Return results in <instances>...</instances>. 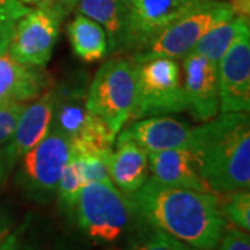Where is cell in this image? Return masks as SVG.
<instances>
[{
    "mask_svg": "<svg viewBox=\"0 0 250 250\" xmlns=\"http://www.w3.org/2000/svg\"><path fill=\"white\" fill-rule=\"evenodd\" d=\"M131 197L142 223L200 250H214L227 227L220 195L147 181Z\"/></svg>",
    "mask_w": 250,
    "mask_h": 250,
    "instance_id": "cell-1",
    "label": "cell"
},
{
    "mask_svg": "<svg viewBox=\"0 0 250 250\" xmlns=\"http://www.w3.org/2000/svg\"><path fill=\"white\" fill-rule=\"evenodd\" d=\"M188 149L193 154L200 177L214 193L249 189V113H220L193 128Z\"/></svg>",
    "mask_w": 250,
    "mask_h": 250,
    "instance_id": "cell-2",
    "label": "cell"
},
{
    "mask_svg": "<svg viewBox=\"0 0 250 250\" xmlns=\"http://www.w3.org/2000/svg\"><path fill=\"white\" fill-rule=\"evenodd\" d=\"M74 220L92 241L111 243L142 223L131 197L113 184L89 182L82 187Z\"/></svg>",
    "mask_w": 250,
    "mask_h": 250,
    "instance_id": "cell-3",
    "label": "cell"
},
{
    "mask_svg": "<svg viewBox=\"0 0 250 250\" xmlns=\"http://www.w3.org/2000/svg\"><path fill=\"white\" fill-rule=\"evenodd\" d=\"M136 98V62L113 59L96 72L86 92V107L118 135L131 118Z\"/></svg>",
    "mask_w": 250,
    "mask_h": 250,
    "instance_id": "cell-4",
    "label": "cell"
},
{
    "mask_svg": "<svg viewBox=\"0 0 250 250\" xmlns=\"http://www.w3.org/2000/svg\"><path fill=\"white\" fill-rule=\"evenodd\" d=\"M136 98L131 118L177 114L187 110L182 72L174 59L136 60Z\"/></svg>",
    "mask_w": 250,
    "mask_h": 250,
    "instance_id": "cell-5",
    "label": "cell"
},
{
    "mask_svg": "<svg viewBox=\"0 0 250 250\" xmlns=\"http://www.w3.org/2000/svg\"><path fill=\"white\" fill-rule=\"evenodd\" d=\"M232 17L233 13L229 3L208 0L164 29L145 52L132 59H182L193 50L202 36L206 35L211 28Z\"/></svg>",
    "mask_w": 250,
    "mask_h": 250,
    "instance_id": "cell-6",
    "label": "cell"
},
{
    "mask_svg": "<svg viewBox=\"0 0 250 250\" xmlns=\"http://www.w3.org/2000/svg\"><path fill=\"white\" fill-rule=\"evenodd\" d=\"M71 157L70 139L50 128L45 138L22 156L21 185L38 200H47L57 189L62 170Z\"/></svg>",
    "mask_w": 250,
    "mask_h": 250,
    "instance_id": "cell-7",
    "label": "cell"
},
{
    "mask_svg": "<svg viewBox=\"0 0 250 250\" xmlns=\"http://www.w3.org/2000/svg\"><path fill=\"white\" fill-rule=\"evenodd\" d=\"M62 20L43 4L29 9L16 25L7 53L21 64L43 67L52 59Z\"/></svg>",
    "mask_w": 250,
    "mask_h": 250,
    "instance_id": "cell-8",
    "label": "cell"
},
{
    "mask_svg": "<svg viewBox=\"0 0 250 250\" xmlns=\"http://www.w3.org/2000/svg\"><path fill=\"white\" fill-rule=\"evenodd\" d=\"M208 0H131L129 50L145 52L164 29Z\"/></svg>",
    "mask_w": 250,
    "mask_h": 250,
    "instance_id": "cell-9",
    "label": "cell"
},
{
    "mask_svg": "<svg viewBox=\"0 0 250 250\" xmlns=\"http://www.w3.org/2000/svg\"><path fill=\"white\" fill-rule=\"evenodd\" d=\"M220 113H249L250 110V29L233 39L218 62Z\"/></svg>",
    "mask_w": 250,
    "mask_h": 250,
    "instance_id": "cell-10",
    "label": "cell"
},
{
    "mask_svg": "<svg viewBox=\"0 0 250 250\" xmlns=\"http://www.w3.org/2000/svg\"><path fill=\"white\" fill-rule=\"evenodd\" d=\"M182 68L187 110L200 123L213 120L220 113L218 65L202 54L190 52L182 57Z\"/></svg>",
    "mask_w": 250,
    "mask_h": 250,
    "instance_id": "cell-11",
    "label": "cell"
},
{
    "mask_svg": "<svg viewBox=\"0 0 250 250\" xmlns=\"http://www.w3.org/2000/svg\"><path fill=\"white\" fill-rule=\"evenodd\" d=\"M54 92L46 90L32 104H28L18 118L16 129L4 150L9 167L34 149L50 131L53 120Z\"/></svg>",
    "mask_w": 250,
    "mask_h": 250,
    "instance_id": "cell-12",
    "label": "cell"
},
{
    "mask_svg": "<svg viewBox=\"0 0 250 250\" xmlns=\"http://www.w3.org/2000/svg\"><path fill=\"white\" fill-rule=\"evenodd\" d=\"M193 128L171 117H149L131 124L124 132L147 153L188 149Z\"/></svg>",
    "mask_w": 250,
    "mask_h": 250,
    "instance_id": "cell-13",
    "label": "cell"
},
{
    "mask_svg": "<svg viewBox=\"0 0 250 250\" xmlns=\"http://www.w3.org/2000/svg\"><path fill=\"white\" fill-rule=\"evenodd\" d=\"M147 160L150 171L149 179L160 185L213 192L200 177L196 161L189 149L147 153Z\"/></svg>",
    "mask_w": 250,
    "mask_h": 250,
    "instance_id": "cell-14",
    "label": "cell"
},
{
    "mask_svg": "<svg viewBox=\"0 0 250 250\" xmlns=\"http://www.w3.org/2000/svg\"><path fill=\"white\" fill-rule=\"evenodd\" d=\"M108 174L113 185L126 196L136 193L149 178L147 152L124 131L110 156Z\"/></svg>",
    "mask_w": 250,
    "mask_h": 250,
    "instance_id": "cell-15",
    "label": "cell"
},
{
    "mask_svg": "<svg viewBox=\"0 0 250 250\" xmlns=\"http://www.w3.org/2000/svg\"><path fill=\"white\" fill-rule=\"evenodd\" d=\"M50 78L41 67L16 62L9 53L0 56V100L25 103L50 89Z\"/></svg>",
    "mask_w": 250,
    "mask_h": 250,
    "instance_id": "cell-16",
    "label": "cell"
},
{
    "mask_svg": "<svg viewBox=\"0 0 250 250\" xmlns=\"http://www.w3.org/2000/svg\"><path fill=\"white\" fill-rule=\"evenodd\" d=\"M78 11L104 29L110 52L129 50L128 6L121 0H80Z\"/></svg>",
    "mask_w": 250,
    "mask_h": 250,
    "instance_id": "cell-17",
    "label": "cell"
},
{
    "mask_svg": "<svg viewBox=\"0 0 250 250\" xmlns=\"http://www.w3.org/2000/svg\"><path fill=\"white\" fill-rule=\"evenodd\" d=\"M68 36L74 53L88 62H99L108 53L107 36L104 29L93 20L77 16L68 25Z\"/></svg>",
    "mask_w": 250,
    "mask_h": 250,
    "instance_id": "cell-18",
    "label": "cell"
},
{
    "mask_svg": "<svg viewBox=\"0 0 250 250\" xmlns=\"http://www.w3.org/2000/svg\"><path fill=\"white\" fill-rule=\"evenodd\" d=\"M245 28H249V20L232 17L213 27L196 43L192 52L202 54L207 60L218 65L220 60L227 53L233 39L241 34Z\"/></svg>",
    "mask_w": 250,
    "mask_h": 250,
    "instance_id": "cell-19",
    "label": "cell"
},
{
    "mask_svg": "<svg viewBox=\"0 0 250 250\" xmlns=\"http://www.w3.org/2000/svg\"><path fill=\"white\" fill-rule=\"evenodd\" d=\"M83 181L81 177L80 168H78V163L75 159V154L71 150V157L68 164L65 166V168L62 170V174L57 189H56V195L59 199V205L62 207V210L67 214L68 218L74 220V211H75V206L78 202L81 190L83 187Z\"/></svg>",
    "mask_w": 250,
    "mask_h": 250,
    "instance_id": "cell-20",
    "label": "cell"
},
{
    "mask_svg": "<svg viewBox=\"0 0 250 250\" xmlns=\"http://www.w3.org/2000/svg\"><path fill=\"white\" fill-rule=\"evenodd\" d=\"M126 250H200L192 248L171 235L141 224L138 233L131 239Z\"/></svg>",
    "mask_w": 250,
    "mask_h": 250,
    "instance_id": "cell-21",
    "label": "cell"
},
{
    "mask_svg": "<svg viewBox=\"0 0 250 250\" xmlns=\"http://www.w3.org/2000/svg\"><path fill=\"white\" fill-rule=\"evenodd\" d=\"M220 206L225 220L235 224L242 231H250V193L249 189H241L224 193Z\"/></svg>",
    "mask_w": 250,
    "mask_h": 250,
    "instance_id": "cell-22",
    "label": "cell"
},
{
    "mask_svg": "<svg viewBox=\"0 0 250 250\" xmlns=\"http://www.w3.org/2000/svg\"><path fill=\"white\" fill-rule=\"evenodd\" d=\"M72 150V149H71ZM113 152V150H111ZM111 152L104 153H75L81 177L83 184L89 182H102L113 184L108 174V161Z\"/></svg>",
    "mask_w": 250,
    "mask_h": 250,
    "instance_id": "cell-23",
    "label": "cell"
},
{
    "mask_svg": "<svg viewBox=\"0 0 250 250\" xmlns=\"http://www.w3.org/2000/svg\"><path fill=\"white\" fill-rule=\"evenodd\" d=\"M28 10L21 0H0V56L9 52L16 25Z\"/></svg>",
    "mask_w": 250,
    "mask_h": 250,
    "instance_id": "cell-24",
    "label": "cell"
},
{
    "mask_svg": "<svg viewBox=\"0 0 250 250\" xmlns=\"http://www.w3.org/2000/svg\"><path fill=\"white\" fill-rule=\"evenodd\" d=\"M25 106V103L18 102H4L0 106V145L10 141Z\"/></svg>",
    "mask_w": 250,
    "mask_h": 250,
    "instance_id": "cell-25",
    "label": "cell"
},
{
    "mask_svg": "<svg viewBox=\"0 0 250 250\" xmlns=\"http://www.w3.org/2000/svg\"><path fill=\"white\" fill-rule=\"evenodd\" d=\"M217 250H250L249 232L239 228H228L227 225Z\"/></svg>",
    "mask_w": 250,
    "mask_h": 250,
    "instance_id": "cell-26",
    "label": "cell"
},
{
    "mask_svg": "<svg viewBox=\"0 0 250 250\" xmlns=\"http://www.w3.org/2000/svg\"><path fill=\"white\" fill-rule=\"evenodd\" d=\"M28 228L29 221L21 224L16 229H13L0 245V250H34L32 245L28 241Z\"/></svg>",
    "mask_w": 250,
    "mask_h": 250,
    "instance_id": "cell-27",
    "label": "cell"
},
{
    "mask_svg": "<svg viewBox=\"0 0 250 250\" xmlns=\"http://www.w3.org/2000/svg\"><path fill=\"white\" fill-rule=\"evenodd\" d=\"M80 0H41L38 4H43L46 7L56 11L57 14H60L64 17L65 14H68L70 11L77 7Z\"/></svg>",
    "mask_w": 250,
    "mask_h": 250,
    "instance_id": "cell-28",
    "label": "cell"
},
{
    "mask_svg": "<svg viewBox=\"0 0 250 250\" xmlns=\"http://www.w3.org/2000/svg\"><path fill=\"white\" fill-rule=\"evenodd\" d=\"M229 6H231V9H232L233 17L249 20L250 0H231Z\"/></svg>",
    "mask_w": 250,
    "mask_h": 250,
    "instance_id": "cell-29",
    "label": "cell"
},
{
    "mask_svg": "<svg viewBox=\"0 0 250 250\" xmlns=\"http://www.w3.org/2000/svg\"><path fill=\"white\" fill-rule=\"evenodd\" d=\"M11 231H13V221L10 220L9 215L0 213V245L9 236Z\"/></svg>",
    "mask_w": 250,
    "mask_h": 250,
    "instance_id": "cell-30",
    "label": "cell"
},
{
    "mask_svg": "<svg viewBox=\"0 0 250 250\" xmlns=\"http://www.w3.org/2000/svg\"><path fill=\"white\" fill-rule=\"evenodd\" d=\"M9 164H7V160H6V156H4V152H0V182L4 179L6 174H7V170H9Z\"/></svg>",
    "mask_w": 250,
    "mask_h": 250,
    "instance_id": "cell-31",
    "label": "cell"
},
{
    "mask_svg": "<svg viewBox=\"0 0 250 250\" xmlns=\"http://www.w3.org/2000/svg\"><path fill=\"white\" fill-rule=\"evenodd\" d=\"M21 1H22L24 4H38L41 0H21Z\"/></svg>",
    "mask_w": 250,
    "mask_h": 250,
    "instance_id": "cell-32",
    "label": "cell"
},
{
    "mask_svg": "<svg viewBox=\"0 0 250 250\" xmlns=\"http://www.w3.org/2000/svg\"><path fill=\"white\" fill-rule=\"evenodd\" d=\"M52 250H70L68 248H65V246H57V248H54Z\"/></svg>",
    "mask_w": 250,
    "mask_h": 250,
    "instance_id": "cell-33",
    "label": "cell"
},
{
    "mask_svg": "<svg viewBox=\"0 0 250 250\" xmlns=\"http://www.w3.org/2000/svg\"><path fill=\"white\" fill-rule=\"evenodd\" d=\"M121 1H123V3H124V4H126V6H128V4H129V1H131V0H121Z\"/></svg>",
    "mask_w": 250,
    "mask_h": 250,
    "instance_id": "cell-34",
    "label": "cell"
},
{
    "mask_svg": "<svg viewBox=\"0 0 250 250\" xmlns=\"http://www.w3.org/2000/svg\"><path fill=\"white\" fill-rule=\"evenodd\" d=\"M3 103H4V102H1V100H0V106H1V104H3Z\"/></svg>",
    "mask_w": 250,
    "mask_h": 250,
    "instance_id": "cell-35",
    "label": "cell"
}]
</instances>
